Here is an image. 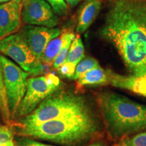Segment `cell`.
<instances>
[{"instance_id":"22","label":"cell","mask_w":146,"mask_h":146,"mask_svg":"<svg viewBox=\"0 0 146 146\" xmlns=\"http://www.w3.org/2000/svg\"><path fill=\"white\" fill-rule=\"evenodd\" d=\"M75 66L65 62L63 64H62L58 68V70L59 74L62 76L72 79V76L74 74V72H75Z\"/></svg>"},{"instance_id":"2","label":"cell","mask_w":146,"mask_h":146,"mask_svg":"<svg viewBox=\"0 0 146 146\" xmlns=\"http://www.w3.org/2000/svg\"><path fill=\"white\" fill-rule=\"evenodd\" d=\"M97 100L108 133L114 139L146 129L145 105L112 91L100 93Z\"/></svg>"},{"instance_id":"26","label":"cell","mask_w":146,"mask_h":146,"mask_svg":"<svg viewBox=\"0 0 146 146\" xmlns=\"http://www.w3.org/2000/svg\"><path fill=\"white\" fill-rule=\"evenodd\" d=\"M89 146H105V145H104L103 144H102L100 143H94V144H92V145H90Z\"/></svg>"},{"instance_id":"8","label":"cell","mask_w":146,"mask_h":146,"mask_svg":"<svg viewBox=\"0 0 146 146\" xmlns=\"http://www.w3.org/2000/svg\"><path fill=\"white\" fill-rule=\"evenodd\" d=\"M22 21L27 25L54 28L60 23L58 16L45 0H24Z\"/></svg>"},{"instance_id":"14","label":"cell","mask_w":146,"mask_h":146,"mask_svg":"<svg viewBox=\"0 0 146 146\" xmlns=\"http://www.w3.org/2000/svg\"><path fill=\"white\" fill-rule=\"evenodd\" d=\"M64 43V33L61 32V34L57 37L50 41L43 54H42L41 62L43 64H52L54 60L57 57L59 52L62 47Z\"/></svg>"},{"instance_id":"3","label":"cell","mask_w":146,"mask_h":146,"mask_svg":"<svg viewBox=\"0 0 146 146\" xmlns=\"http://www.w3.org/2000/svg\"><path fill=\"white\" fill-rule=\"evenodd\" d=\"M98 131V121L89 112L48 120L37 126L19 127L18 134L72 145L92 138Z\"/></svg>"},{"instance_id":"4","label":"cell","mask_w":146,"mask_h":146,"mask_svg":"<svg viewBox=\"0 0 146 146\" xmlns=\"http://www.w3.org/2000/svg\"><path fill=\"white\" fill-rule=\"evenodd\" d=\"M91 112L85 98L69 90H59L51 94L33 112L23 117L20 127L37 126L48 121Z\"/></svg>"},{"instance_id":"1","label":"cell","mask_w":146,"mask_h":146,"mask_svg":"<svg viewBox=\"0 0 146 146\" xmlns=\"http://www.w3.org/2000/svg\"><path fill=\"white\" fill-rule=\"evenodd\" d=\"M99 35L131 74L146 76V0H109Z\"/></svg>"},{"instance_id":"23","label":"cell","mask_w":146,"mask_h":146,"mask_svg":"<svg viewBox=\"0 0 146 146\" xmlns=\"http://www.w3.org/2000/svg\"><path fill=\"white\" fill-rule=\"evenodd\" d=\"M21 145L22 146H52L47 144L40 143V142L33 141L29 139H25L21 140Z\"/></svg>"},{"instance_id":"11","label":"cell","mask_w":146,"mask_h":146,"mask_svg":"<svg viewBox=\"0 0 146 146\" xmlns=\"http://www.w3.org/2000/svg\"><path fill=\"white\" fill-rule=\"evenodd\" d=\"M108 83L118 88L127 89L146 97V76L133 74L123 75L111 70H106Z\"/></svg>"},{"instance_id":"27","label":"cell","mask_w":146,"mask_h":146,"mask_svg":"<svg viewBox=\"0 0 146 146\" xmlns=\"http://www.w3.org/2000/svg\"><path fill=\"white\" fill-rule=\"evenodd\" d=\"M10 1H11V0H0V4H1V3H6Z\"/></svg>"},{"instance_id":"15","label":"cell","mask_w":146,"mask_h":146,"mask_svg":"<svg viewBox=\"0 0 146 146\" xmlns=\"http://www.w3.org/2000/svg\"><path fill=\"white\" fill-rule=\"evenodd\" d=\"M85 58V47L83 41L78 34L76 35L69 49L66 62L75 66Z\"/></svg>"},{"instance_id":"21","label":"cell","mask_w":146,"mask_h":146,"mask_svg":"<svg viewBox=\"0 0 146 146\" xmlns=\"http://www.w3.org/2000/svg\"><path fill=\"white\" fill-rule=\"evenodd\" d=\"M14 133L10 127L7 126L0 127V146L13 141Z\"/></svg>"},{"instance_id":"16","label":"cell","mask_w":146,"mask_h":146,"mask_svg":"<svg viewBox=\"0 0 146 146\" xmlns=\"http://www.w3.org/2000/svg\"><path fill=\"white\" fill-rule=\"evenodd\" d=\"M0 116L2 118L3 123L8 125H10L12 116L8 107L1 61H0Z\"/></svg>"},{"instance_id":"5","label":"cell","mask_w":146,"mask_h":146,"mask_svg":"<svg viewBox=\"0 0 146 146\" xmlns=\"http://www.w3.org/2000/svg\"><path fill=\"white\" fill-rule=\"evenodd\" d=\"M0 53L10 58L29 75H43L45 72L43 64L30 50L20 33L0 39Z\"/></svg>"},{"instance_id":"12","label":"cell","mask_w":146,"mask_h":146,"mask_svg":"<svg viewBox=\"0 0 146 146\" xmlns=\"http://www.w3.org/2000/svg\"><path fill=\"white\" fill-rule=\"evenodd\" d=\"M101 0H86L80 8L76 31L83 33L89 28L99 14L102 8Z\"/></svg>"},{"instance_id":"9","label":"cell","mask_w":146,"mask_h":146,"mask_svg":"<svg viewBox=\"0 0 146 146\" xmlns=\"http://www.w3.org/2000/svg\"><path fill=\"white\" fill-rule=\"evenodd\" d=\"M21 33L35 57L41 61L47 45L53 39L59 36L61 31L57 27L49 28L28 25L23 27Z\"/></svg>"},{"instance_id":"13","label":"cell","mask_w":146,"mask_h":146,"mask_svg":"<svg viewBox=\"0 0 146 146\" xmlns=\"http://www.w3.org/2000/svg\"><path fill=\"white\" fill-rule=\"evenodd\" d=\"M108 83L106 72L100 66L88 70L77 79V85L80 87L102 85Z\"/></svg>"},{"instance_id":"6","label":"cell","mask_w":146,"mask_h":146,"mask_svg":"<svg viewBox=\"0 0 146 146\" xmlns=\"http://www.w3.org/2000/svg\"><path fill=\"white\" fill-rule=\"evenodd\" d=\"M60 87V80L54 73L28 78L26 94L18 107L16 117L23 118Z\"/></svg>"},{"instance_id":"18","label":"cell","mask_w":146,"mask_h":146,"mask_svg":"<svg viewBox=\"0 0 146 146\" xmlns=\"http://www.w3.org/2000/svg\"><path fill=\"white\" fill-rule=\"evenodd\" d=\"M99 62L96 59L91 57L84 58L79 63L76 65L74 75L72 80H77L84 73L91 69L99 66Z\"/></svg>"},{"instance_id":"28","label":"cell","mask_w":146,"mask_h":146,"mask_svg":"<svg viewBox=\"0 0 146 146\" xmlns=\"http://www.w3.org/2000/svg\"><path fill=\"white\" fill-rule=\"evenodd\" d=\"M0 118H1V116H0Z\"/></svg>"},{"instance_id":"24","label":"cell","mask_w":146,"mask_h":146,"mask_svg":"<svg viewBox=\"0 0 146 146\" xmlns=\"http://www.w3.org/2000/svg\"><path fill=\"white\" fill-rule=\"evenodd\" d=\"M64 1L66 3V4L68 5V6L72 8L74 7H75L76 5L78 4V3L80 2L81 0H64Z\"/></svg>"},{"instance_id":"17","label":"cell","mask_w":146,"mask_h":146,"mask_svg":"<svg viewBox=\"0 0 146 146\" xmlns=\"http://www.w3.org/2000/svg\"><path fill=\"white\" fill-rule=\"evenodd\" d=\"M64 43L62 47L59 52V54L54 60V62L52 64L53 68L54 69H58L62 64L66 62L68 53L71 45V43L73 39L75 37V35L72 32L70 31H64Z\"/></svg>"},{"instance_id":"19","label":"cell","mask_w":146,"mask_h":146,"mask_svg":"<svg viewBox=\"0 0 146 146\" xmlns=\"http://www.w3.org/2000/svg\"><path fill=\"white\" fill-rule=\"evenodd\" d=\"M116 146H146V132L122 139Z\"/></svg>"},{"instance_id":"25","label":"cell","mask_w":146,"mask_h":146,"mask_svg":"<svg viewBox=\"0 0 146 146\" xmlns=\"http://www.w3.org/2000/svg\"><path fill=\"white\" fill-rule=\"evenodd\" d=\"M1 146H15V144H14L13 141H12L9 142V143H8L5 144V145H3Z\"/></svg>"},{"instance_id":"20","label":"cell","mask_w":146,"mask_h":146,"mask_svg":"<svg viewBox=\"0 0 146 146\" xmlns=\"http://www.w3.org/2000/svg\"><path fill=\"white\" fill-rule=\"evenodd\" d=\"M52 7L53 11L58 16H65L68 14V6L64 0H45Z\"/></svg>"},{"instance_id":"7","label":"cell","mask_w":146,"mask_h":146,"mask_svg":"<svg viewBox=\"0 0 146 146\" xmlns=\"http://www.w3.org/2000/svg\"><path fill=\"white\" fill-rule=\"evenodd\" d=\"M8 107L12 118H14L18 108L26 94L29 74L19 66L0 54Z\"/></svg>"},{"instance_id":"10","label":"cell","mask_w":146,"mask_h":146,"mask_svg":"<svg viewBox=\"0 0 146 146\" xmlns=\"http://www.w3.org/2000/svg\"><path fill=\"white\" fill-rule=\"evenodd\" d=\"M24 0H11L0 4V39L14 34L22 21Z\"/></svg>"}]
</instances>
